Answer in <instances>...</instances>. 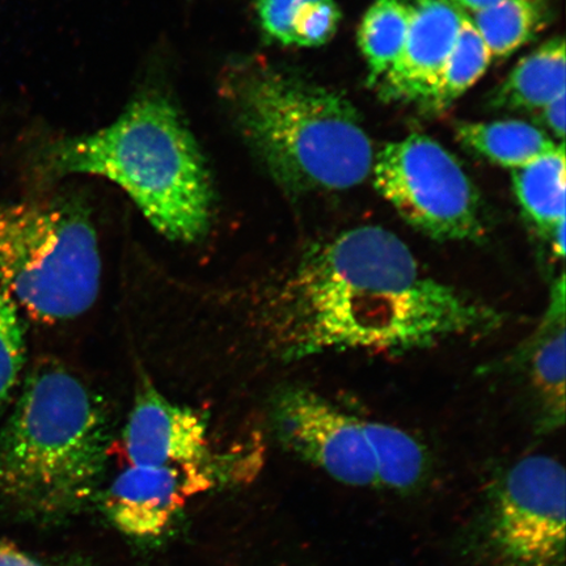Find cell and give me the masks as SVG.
I'll return each mask as SVG.
<instances>
[{
  "mask_svg": "<svg viewBox=\"0 0 566 566\" xmlns=\"http://www.w3.org/2000/svg\"><path fill=\"white\" fill-rule=\"evenodd\" d=\"M264 317L274 350L290 363L352 350L405 354L504 324L497 310L424 273L379 226L311 247L269 295Z\"/></svg>",
  "mask_w": 566,
  "mask_h": 566,
  "instance_id": "cell-1",
  "label": "cell"
},
{
  "mask_svg": "<svg viewBox=\"0 0 566 566\" xmlns=\"http://www.w3.org/2000/svg\"><path fill=\"white\" fill-rule=\"evenodd\" d=\"M108 449L103 401L63 367H35L0 429V520L73 512L95 493Z\"/></svg>",
  "mask_w": 566,
  "mask_h": 566,
  "instance_id": "cell-2",
  "label": "cell"
},
{
  "mask_svg": "<svg viewBox=\"0 0 566 566\" xmlns=\"http://www.w3.org/2000/svg\"><path fill=\"white\" fill-rule=\"evenodd\" d=\"M226 96L248 146L286 193L338 192L371 176L373 142L338 91L258 66L233 73Z\"/></svg>",
  "mask_w": 566,
  "mask_h": 566,
  "instance_id": "cell-3",
  "label": "cell"
},
{
  "mask_svg": "<svg viewBox=\"0 0 566 566\" xmlns=\"http://www.w3.org/2000/svg\"><path fill=\"white\" fill-rule=\"evenodd\" d=\"M45 168L54 176L95 175L117 184L169 239L196 242L209 229L208 169L166 98L139 97L105 129L60 140L49 148Z\"/></svg>",
  "mask_w": 566,
  "mask_h": 566,
  "instance_id": "cell-4",
  "label": "cell"
},
{
  "mask_svg": "<svg viewBox=\"0 0 566 566\" xmlns=\"http://www.w3.org/2000/svg\"><path fill=\"white\" fill-rule=\"evenodd\" d=\"M101 279L96 231L80 202H0V282L20 310L71 321L95 303Z\"/></svg>",
  "mask_w": 566,
  "mask_h": 566,
  "instance_id": "cell-5",
  "label": "cell"
},
{
  "mask_svg": "<svg viewBox=\"0 0 566 566\" xmlns=\"http://www.w3.org/2000/svg\"><path fill=\"white\" fill-rule=\"evenodd\" d=\"M374 188L412 228L437 242H483L479 190L449 150L424 134L375 155Z\"/></svg>",
  "mask_w": 566,
  "mask_h": 566,
  "instance_id": "cell-6",
  "label": "cell"
},
{
  "mask_svg": "<svg viewBox=\"0 0 566 566\" xmlns=\"http://www.w3.org/2000/svg\"><path fill=\"white\" fill-rule=\"evenodd\" d=\"M565 470L555 458L530 455L493 488L488 541L501 566H564Z\"/></svg>",
  "mask_w": 566,
  "mask_h": 566,
  "instance_id": "cell-7",
  "label": "cell"
},
{
  "mask_svg": "<svg viewBox=\"0 0 566 566\" xmlns=\"http://www.w3.org/2000/svg\"><path fill=\"white\" fill-rule=\"evenodd\" d=\"M275 436L304 462L338 483L380 490L379 470L365 423L306 387H287L272 407Z\"/></svg>",
  "mask_w": 566,
  "mask_h": 566,
  "instance_id": "cell-8",
  "label": "cell"
},
{
  "mask_svg": "<svg viewBox=\"0 0 566 566\" xmlns=\"http://www.w3.org/2000/svg\"><path fill=\"white\" fill-rule=\"evenodd\" d=\"M208 464H130L109 486L106 513L126 535L159 536L193 495L214 484Z\"/></svg>",
  "mask_w": 566,
  "mask_h": 566,
  "instance_id": "cell-9",
  "label": "cell"
},
{
  "mask_svg": "<svg viewBox=\"0 0 566 566\" xmlns=\"http://www.w3.org/2000/svg\"><path fill=\"white\" fill-rule=\"evenodd\" d=\"M405 46L380 83L386 102L427 104L462 27L465 12L452 0H412Z\"/></svg>",
  "mask_w": 566,
  "mask_h": 566,
  "instance_id": "cell-10",
  "label": "cell"
},
{
  "mask_svg": "<svg viewBox=\"0 0 566 566\" xmlns=\"http://www.w3.org/2000/svg\"><path fill=\"white\" fill-rule=\"evenodd\" d=\"M124 444L134 465L210 463L207 420L153 387L138 394L124 430Z\"/></svg>",
  "mask_w": 566,
  "mask_h": 566,
  "instance_id": "cell-11",
  "label": "cell"
},
{
  "mask_svg": "<svg viewBox=\"0 0 566 566\" xmlns=\"http://www.w3.org/2000/svg\"><path fill=\"white\" fill-rule=\"evenodd\" d=\"M565 275L551 289L539 325L509 357L512 371L525 374L537 408V429H562L565 422Z\"/></svg>",
  "mask_w": 566,
  "mask_h": 566,
  "instance_id": "cell-12",
  "label": "cell"
},
{
  "mask_svg": "<svg viewBox=\"0 0 566 566\" xmlns=\"http://www.w3.org/2000/svg\"><path fill=\"white\" fill-rule=\"evenodd\" d=\"M565 41L554 38L516 63L506 80L493 91L495 111H541L565 92Z\"/></svg>",
  "mask_w": 566,
  "mask_h": 566,
  "instance_id": "cell-13",
  "label": "cell"
},
{
  "mask_svg": "<svg viewBox=\"0 0 566 566\" xmlns=\"http://www.w3.org/2000/svg\"><path fill=\"white\" fill-rule=\"evenodd\" d=\"M513 188L527 222L551 242L565 226V145L512 169Z\"/></svg>",
  "mask_w": 566,
  "mask_h": 566,
  "instance_id": "cell-14",
  "label": "cell"
},
{
  "mask_svg": "<svg viewBox=\"0 0 566 566\" xmlns=\"http://www.w3.org/2000/svg\"><path fill=\"white\" fill-rule=\"evenodd\" d=\"M256 11L269 39L296 48L328 44L343 18L337 0H258Z\"/></svg>",
  "mask_w": 566,
  "mask_h": 566,
  "instance_id": "cell-15",
  "label": "cell"
},
{
  "mask_svg": "<svg viewBox=\"0 0 566 566\" xmlns=\"http://www.w3.org/2000/svg\"><path fill=\"white\" fill-rule=\"evenodd\" d=\"M455 137L469 150L511 169L527 166L557 146L546 132L520 119L459 123Z\"/></svg>",
  "mask_w": 566,
  "mask_h": 566,
  "instance_id": "cell-16",
  "label": "cell"
},
{
  "mask_svg": "<svg viewBox=\"0 0 566 566\" xmlns=\"http://www.w3.org/2000/svg\"><path fill=\"white\" fill-rule=\"evenodd\" d=\"M377 458L380 491L409 492L427 478L428 451L408 431L394 424L364 421Z\"/></svg>",
  "mask_w": 566,
  "mask_h": 566,
  "instance_id": "cell-17",
  "label": "cell"
},
{
  "mask_svg": "<svg viewBox=\"0 0 566 566\" xmlns=\"http://www.w3.org/2000/svg\"><path fill=\"white\" fill-rule=\"evenodd\" d=\"M413 17L412 0H375L358 30V45L369 66V83L381 80L401 52Z\"/></svg>",
  "mask_w": 566,
  "mask_h": 566,
  "instance_id": "cell-18",
  "label": "cell"
},
{
  "mask_svg": "<svg viewBox=\"0 0 566 566\" xmlns=\"http://www.w3.org/2000/svg\"><path fill=\"white\" fill-rule=\"evenodd\" d=\"M544 0H501L471 18L492 59H507L542 31L547 20Z\"/></svg>",
  "mask_w": 566,
  "mask_h": 566,
  "instance_id": "cell-19",
  "label": "cell"
},
{
  "mask_svg": "<svg viewBox=\"0 0 566 566\" xmlns=\"http://www.w3.org/2000/svg\"><path fill=\"white\" fill-rule=\"evenodd\" d=\"M491 61L490 49L473 25L471 17L465 13L440 81L423 108L431 112L449 109L485 74Z\"/></svg>",
  "mask_w": 566,
  "mask_h": 566,
  "instance_id": "cell-20",
  "label": "cell"
},
{
  "mask_svg": "<svg viewBox=\"0 0 566 566\" xmlns=\"http://www.w3.org/2000/svg\"><path fill=\"white\" fill-rule=\"evenodd\" d=\"M25 363V336L20 308L0 282V419L11 405Z\"/></svg>",
  "mask_w": 566,
  "mask_h": 566,
  "instance_id": "cell-21",
  "label": "cell"
},
{
  "mask_svg": "<svg viewBox=\"0 0 566 566\" xmlns=\"http://www.w3.org/2000/svg\"><path fill=\"white\" fill-rule=\"evenodd\" d=\"M0 566H54L11 541H0Z\"/></svg>",
  "mask_w": 566,
  "mask_h": 566,
  "instance_id": "cell-22",
  "label": "cell"
},
{
  "mask_svg": "<svg viewBox=\"0 0 566 566\" xmlns=\"http://www.w3.org/2000/svg\"><path fill=\"white\" fill-rule=\"evenodd\" d=\"M565 97L566 91L539 111L541 122L552 136L564 142L565 137Z\"/></svg>",
  "mask_w": 566,
  "mask_h": 566,
  "instance_id": "cell-23",
  "label": "cell"
},
{
  "mask_svg": "<svg viewBox=\"0 0 566 566\" xmlns=\"http://www.w3.org/2000/svg\"><path fill=\"white\" fill-rule=\"evenodd\" d=\"M459 9H464L467 11H472L473 13L483 11L495 3L501 2V0H452Z\"/></svg>",
  "mask_w": 566,
  "mask_h": 566,
  "instance_id": "cell-24",
  "label": "cell"
}]
</instances>
